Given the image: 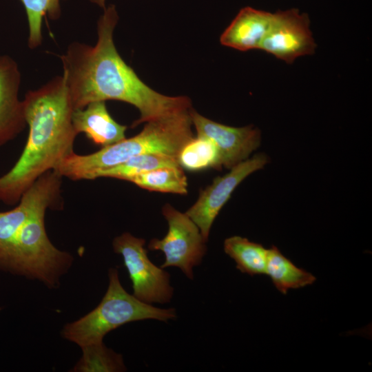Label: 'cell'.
Segmentation results:
<instances>
[{
	"label": "cell",
	"mask_w": 372,
	"mask_h": 372,
	"mask_svg": "<svg viewBox=\"0 0 372 372\" xmlns=\"http://www.w3.org/2000/svg\"><path fill=\"white\" fill-rule=\"evenodd\" d=\"M118 21L115 6L110 5L98 20L95 45L73 42L61 56L62 77L73 110L83 109L94 101H123L139 111V118L132 124L135 127L192 107L187 96H169L152 89L123 61L113 39Z\"/></svg>",
	"instance_id": "6da1fadb"
},
{
	"label": "cell",
	"mask_w": 372,
	"mask_h": 372,
	"mask_svg": "<svg viewBox=\"0 0 372 372\" xmlns=\"http://www.w3.org/2000/svg\"><path fill=\"white\" fill-rule=\"evenodd\" d=\"M28 136L14 165L0 176V203L17 204L23 194L43 174L54 169L74 152L77 134L73 107L61 76H56L23 100Z\"/></svg>",
	"instance_id": "7a4b0ae2"
},
{
	"label": "cell",
	"mask_w": 372,
	"mask_h": 372,
	"mask_svg": "<svg viewBox=\"0 0 372 372\" xmlns=\"http://www.w3.org/2000/svg\"><path fill=\"white\" fill-rule=\"evenodd\" d=\"M191 109V108H190ZM189 110L168 114L148 122L138 134L86 155L74 152L53 170L74 181L94 180L98 172L109 169L134 156L162 154L175 157L194 136Z\"/></svg>",
	"instance_id": "3957f363"
},
{
	"label": "cell",
	"mask_w": 372,
	"mask_h": 372,
	"mask_svg": "<svg viewBox=\"0 0 372 372\" xmlns=\"http://www.w3.org/2000/svg\"><path fill=\"white\" fill-rule=\"evenodd\" d=\"M108 278L107 289L100 303L84 316L65 325L61 331L63 338L83 348L103 342L107 333L129 322L145 320L167 322L176 318L174 308L154 307L127 292L116 269H110Z\"/></svg>",
	"instance_id": "277c9868"
},
{
	"label": "cell",
	"mask_w": 372,
	"mask_h": 372,
	"mask_svg": "<svg viewBox=\"0 0 372 372\" xmlns=\"http://www.w3.org/2000/svg\"><path fill=\"white\" fill-rule=\"evenodd\" d=\"M47 210L41 209L28 219L0 261V269L54 288L68 271L73 257L50 240L44 223Z\"/></svg>",
	"instance_id": "5b68a950"
},
{
	"label": "cell",
	"mask_w": 372,
	"mask_h": 372,
	"mask_svg": "<svg viewBox=\"0 0 372 372\" xmlns=\"http://www.w3.org/2000/svg\"><path fill=\"white\" fill-rule=\"evenodd\" d=\"M162 214L168 224L167 233L162 239H152L148 248L164 254L165 262L161 268L178 267L188 278L193 280V269L201 263L207 251V241L186 213L165 204Z\"/></svg>",
	"instance_id": "8992f818"
},
{
	"label": "cell",
	"mask_w": 372,
	"mask_h": 372,
	"mask_svg": "<svg viewBox=\"0 0 372 372\" xmlns=\"http://www.w3.org/2000/svg\"><path fill=\"white\" fill-rule=\"evenodd\" d=\"M145 244L143 238L129 232L115 237L112 242L114 251L123 257L132 281L133 295L151 304L167 303L174 293L170 275L149 260Z\"/></svg>",
	"instance_id": "52a82bcc"
},
{
	"label": "cell",
	"mask_w": 372,
	"mask_h": 372,
	"mask_svg": "<svg viewBox=\"0 0 372 372\" xmlns=\"http://www.w3.org/2000/svg\"><path fill=\"white\" fill-rule=\"evenodd\" d=\"M269 162L266 154H256L231 168L225 175L214 178L211 185L200 192L196 203L185 213L198 227L207 242L213 223L235 189Z\"/></svg>",
	"instance_id": "ba28073f"
},
{
	"label": "cell",
	"mask_w": 372,
	"mask_h": 372,
	"mask_svg": "<svg viewBox=\"0 0 372 372\" xmlns=\"http://www.w3.org/2000/svg\"><path fill=\"white\" fill-rule=\"evenodd\" d=\"M62 177L50 170L39 177L13 209L0 212V261L28 219L41 209L63 208Z\"/></svg>",
	"instance_id": "9c48e42d"
},
{
	"label": "cell",
	"mask_w": 372,
	"mask_h": 372,
	"mask_svg": "<svg viewBox=\"0 0 372 372\" xmlns=\"http://www.w3.org/2000/svg\"><path fill=\"white\" fill-rule=\"evenodd\" d=\"M306 13L296 8L273 13L271 24L259 49L287 63L301 56L311 54L316 44Z\"/></svg>",
	"instance_id": "30bf717a"
},
{
	"label": "cell",
	"mask_w": 372,
	"mask_h": 372,
	"mask_svg": "<svg viewBox=\"0 0 372 372\" xmlns=\"http://www.w3.org/2000/svg\"><path fill=\"white\" fill-rule=\"evenodd\" d=\"M197 135L211 139L218 148L221 165L230 169L245 161L260 146L261 133L252 125L240 127L225 125L189 110Z\"/></svg>",
	"instance_id": "8fae6325"
},
{
	"label": "cell",
	"mask_w": 372,
	"mask_h": 372,
	"mask_svg": "<svg viewBox=\"0 0 372 372\" xmlns=\"http://www.w3.org/2000/svg\"><path fill=\"white\" fill-rule=\"evenodd\" d=\"M21 74L17 63L0 56V147L15 138L25 128L23 101L19 99Z\"/></svg>",
	"instance_id": "7c38bea8"
},
{
	"label": "cell",
	"mask_w": 372,
	"mask_h": 372,
	"mask_svg": "<svg viewBox=\"0 0 372 372\" xmlns=\"http://www.w3.org/2000/svg\"><path fill=\"white\" fill-rule=\"evenodd\" d=\"M72 122L77 134H85L93 143L102 147L126 138L127 127L111 116L104 101L92 102L83 109L73 110Z\"/></svg>",
	"instance_id": "4fadbf2b"
},
{
	"label": "cell",
	"mask_w": 372,
	"mask_h": 372,
	"mask_svg": "<svg viewBox=\"0 0 372 372\" xmlns=\"http://www.w3.org/2000/svg\"><path fill=\"white\" fill-rule=\"evenodd\" d=\"M273 13L245 7L220 36V43L240 51L259 49L271 24Z\"/></svg>",
	"instance_id": "5bb4252c"
},
{
	"label": "cell",
	"mask_w": 372,
	"mask_h": 372,
	"mask_svg": "<svg viewBox=\"0 0 372 372\" xmlns=\"http://www.w3.org/2000/svg\"><path fill=\"white\" fill-rule=\"evenodd\" d=\"M266 275L282 294L289 289L312 285L316 280L310 272L298 267L275 246L268 249Z\"/></svg>",
	"instance_id": "9a60e30c"
},
{
	"label": "cell",
	"mask_w": 372,
	"mask_h": 372,
	"mask_svg": "<svg viewBox=\"0 0 372 372\" xmlns=\"http://www.w3.org/2000/svg\"><path fill=\"white\" fill-rule=\"evenodd\" d=\"M224 251L242 273L251 276L265 274L268 249L239 236L227 238L224 241Z\"/></svg>",
	"instance_id": "2e32d148"
},
{
	"label": "cell",
	"mask_w": 372,
	"mask_h": 372,
	"mask_svg": "<svg viewBox=\"0 0 372 372\" xmlns=\"http://www.w3.org/2000/svg\"><path fill=\"white\" fill-rule=\"evenodd\" d=\"M138 187L154 192L185 195L187 178L180 166L164 167L147 171L128 180Z\"/></svg>",
	"instance_id": "e0dca14e"
},
{
	"label": "cell",
	"mask_w": 372,
	"mask_h": 372,
	"mask_svg": "<svg viewBox=\"0 0 372 372\" xmlns=\"http://www.w3.org/2000/svg\"><path fill=\"white\" fill-rule=\"evenodd\" d=\"M179 165L188 171L196 172L222 168L220 154L214 143L209 138L197 135L191 138L178 155Z\"/></svg>",
	"instance_id": "ac0fdd59"
},
{
	"label": "cell",
	"mask_w": 372,
	"mask_h": 372,
	"mask_svg": "<svg viewBox=\"0 0 372 372\" xmlns=\"http://www.w3.org/2000/svg\"><path fill=\"white\" fill-rule=\"evenodd\" d=\"M180 166L175 157L162 154H145L130 158L114 167L98 172L94 180L99 178H112L128 181L141 173L164 167Z\"/></svg>",
	"instance_id": "d6986e66"
},
{
	"label": "cell",
	"mask_w": 372,
	"mask_h": 372,
	"mask_svg": "<svg viewBox=\"0 0 372 372\" xmlns=\"http://www.w3.org/2000/svg\"><path fill=\"white\" fill-rule=\"evenodd\" d=\"M82 357L73 368V371L118 372L126 371L121 354L107 348L103 342L93 344L81 348Z\"/></svg>",
	"instance_id": "ffe728a7"
},
{
	"label": "cell",
	"mask_w": 372,
	"mask_h": 372,
	"mask_svg": "<svg viewBox=\"0 0 372 372\" xmlns=\"http://www.w3.org/2000/svg\"><path fill=\"white\" fill-rule=\"evenodd\" d=\"M28 17L29 35L28 46L34 49L39 46L43 40L42 21L44 17L51 20L59 19L61 14V0H20Z\"/></svg>",
	"instance_id": "44dd1931"
},
{
	"label": "cell",
	"mask_w": 372,
	"mask_h": 372,
	"mask_svg": "<svg viewBox=\"0 0 372 372\" xmlns=\"http://www.w3.org/2000/svg\"><path fill=\"white\" fill-rule=\"evenodd\" d=\"M90 2L99 6L100 8L103 10L105 9V1L106 0H89Z\"/></svg>",
	"instance_id": "7402d4cb"
}]
</instances>
